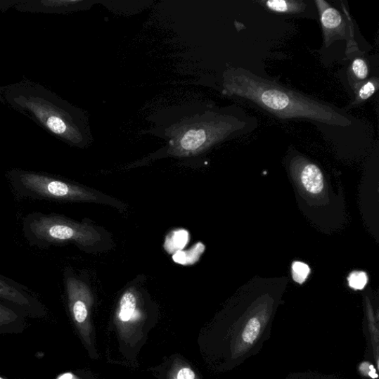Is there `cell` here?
Returning <instances> with one entry per match:
<instances>
[{"label": "cell", "instance_id": "5bb4252c", "mask_svg": "<svg viewBox=\"0 0 379 379\" xmlns=\"http://www.w3.org/2000/svg\"><path fill=\"white\" fill-rule=\"evenodd\" d=\"M378 89V79L373 77L367 82H365L358 89L356 100L351 104V106L359 105L368 101L377 91Z\"/></svg>", "mask_w": 379, "mask_h": 379}, {"label": "cell", "instance_id": "9a60e30c", "mask_svg": "<svg viewBox=\"0 0 379 379\" xmlns=\"http://www.w3.org/2000/svg\"><path fill=\"white\" fill-rule=\"evenodd\" d=\"M293 278L295 282L303 284L311 273V269L305 263L295 262L292 265Z\"/></svg>", "mask_w": 379, "mask_h": 379}, {"label": "cell", "instance_id": "52a82bcc", "mask_svg": "<svg viewBox=\"0 0 379 379\" xmlns=\"http://www.w3.org/2000/svg\"><path fill=\"white\" fill-rule=\"evenodd\" d=\"M0 300L25 311L38 310L39 302L31 292L20 283L0 274Z\"/></svg>", "mask_w": 379, "mask_h": 379}, {"label": "cell", "instance_id": "8fae6325", "mask_svg": "<svg viewBox=\"0 0 379 379\" xmlns=\"http://www.w3.org/2000/svg\"><path fill=\"white\" fill-rule=\"evenodd\" d=\"M117 314V319L124 325L138 319V297L134 289H129L124 293L120 301Z\"/></svg>", "mask_w": 379, "mask_h": 379}, {"label": "cell", "instance_id": "8992f818", "mask_svg": "<svg viewBox=\"0 0 379 379\" xmlns=\"http://www.w3.org/2000/svg\"><path fill=\"white\" fill-rule=\"evenodd\" d=\"M315 4L319 13L325 46L328 48L337 40L346 39L347 55L359 51L354 39V24L345 8L343 7L346 19L340 11L324 0H316Z\"/></svg>", "mask_w": 379, "mask_h": 379}, {"label": "cell", "instance_id": "7402d4cb", "mask_svg": "<svg viewBox=\"0 0 379 379\" xmlns=\"http://www.w3.org/2000/svg\"><path fill=\"white\" fill-rule=\"evenodd\" d=\"M58 379H77L72 373H67L60 375Z\"/></svg>", "mask_w": 379, "mask_h": 379}, {"label": "cell", "instance_id": "ac0fdd59", "mask_svg": "<svg viewBox=\"0 0 379 379\" xmlns=\"http://www.w3.org/2000/svg\"><path fill=\"white\" fill-rule=\"evenodd\" d=\"M286 379H340L333 375L318 373H297L289 375Z\"/></svg>", "mask_w": 379, "mask_h": 379}, {"label": "cell", "instance_id": "603a6c76", "mask_svg": "<svg viewBox=\"0 0 379 379\" xmlns=\"http://www.w3.org/2000/svg\"><path fill=\"white\" fill-rule=\"evenodd\" d=\"M0 379H4V378H3L0 377Z\"/></svg>", "mask_w": 379, "mask_h": 379}, {"label": "cell", "instance_id": "5b68a950", "mask_svg": "<svg viewBox=\"0 0 379 379\" xmlns=\"http://www.w3.org/2000/svg\"><path fill=\"white\" fill-rule=\"evenodd\" d=\"M65 285L70 313L84 341L91 345L92 293L82 279L70 270L65 272Z\"/></svg>", "mask_w": 379, "mask_h": 379}, {"label": "cell", "instance_id": "4fadbf2b", "mask_svg": "<svg viewBox=\"0 0 379 379\" xmlns=\"http://www.w3.org/2000/svg\"><path fill=\"white\" fill-rule=\"evenodd\" d=\"M349 71L350 77L353 79V83H351V85L356 91L361 86V83L366 80L369 76L368 63L364 58H356L351 64Z\"/></svg>", "mask_w": 379, "mask_h": 379}, {"label": "cell", "instance_id": "d6986e66", "mask_svg": "<svg viewBox=\"0 0 379 379\" xmlns=\"http://www.w3.org/2000/svg\"><path fill=\"white\" fill-rule=\"evenodd\" d=\"M359 372L362 375L371 379H377L378 378V370L375 365L368 361H364L359 365Z\"/></svg>", "mask_w": 379, "mask_h": 379}, {"label": "cell", "instance_id": "7a4b0ae2", "mask_svg": "<svg viewBox=\"0 0 379 379\" xmlns=\"http://www.w3.org/2000/svg\"><path fill=\"white\" fill-rule=\"evenodd\" d=\"M224 86L231 94L255 103L280 119H306L340 127L352 124L349 117L336 108L241 68L227 72Z\"/></svg>", "mask_w": 379, "mask_h": 379}, {"label": "cell", "instance_id": "e0dca14e", "mask_svg": "<svg viewBox=\"0 0 379 379\" xmlns=\"http://www.w3.org/2000/svg\"><path fill=\"white\" fill-rule=\"evenodd\" d=\"M18 318V314L13 309L0 303V326L9 325Z\"/></svg>", "mask_w": 379, "mask_h": 379}, {"label": "cell", "instance_id": "3957f363", "mask_svg": "<svg viewBox=\"0 0 379 379\" xmlns=\"http://www.w3.org/2000/svg\"><path fill=\"white\" fill-rule=\"evenodd\" d=\"M23 233L31 245L46 249L74 243L90 248L101 241V235L89 224L78 222L57 214L34 212L23 221Z\"/></svg>", "mask_w": 379, "mask_h": 379}, {"label": "cell", "instance_id": "7c38bea8", "mask_svg": "<svg viewBox=\"0 0 379 379\" xmlns=\"http://www.w3.org/2000/svg\"><path fill=\"white\" fill-rule=\"evenodd\" d=\"M260 4L271 11L287 15H298L306 8V4L298 0H269Z\"/></svg>", "mask_w": 379, "mask_h": 379}, {"label": "cell", "instance_id": "9c48e42d", "mask_svg": "<svg viewBox=\"0 0 379 379\" xmlns=\"http://www.w3.org/2000/svg\"><path fill=\"white\" fill-rule=\"evenodd\" d=\"M366 319L364 325V335L366 340V360L375 365L379 371V323L377 314L372 308L367 307Z\"/></svg>", "mask_w": 379, "mask_h": 379}, {"label": "cell", "instance_id": "6da1fadb", "mask_svg": "<svg viewBox=\"0 0 379 379\" xmlns=\"http://www.w3.org/2000/svg\"><path fill=\"white\" fill-rule=\"evenodd\" d=\"M0 103L69 146L82 148L88 142L89 129L82 110L38 82L23 79L0 87Z\"/></svg>", "mask_w": 379, "mask_h": 379}, {"label": "cell", "instance_id": "ffe728a7", "mask_svg": "<svg viewBox=\"0 0 379 379\" xmlns=\"http://www.w3.org/2000/svg\"><path fill=\"white\" fill-rule=\"evenodd\" d=\"M172 379H198V378L191 368L182 367L172 375Z\"/></svg>", "mask_w": 379, "mask_h": 379}, {"label": "cell", "instance_id": "44dd1931", "mask_svg": "<svg viewBox=\"0 0 379 379\" xmlns=\"http://www.w3.org/2000/svg\"><path fill=\"white\" fill-rule=\"evenodd\" d=\"M20 0H0V11L3 12L7 11L11 8H15L19 3Z\"/></svg>", "mask_w": 379, "mask_h": 379}, {"label": "cell", "instance_id": "2e32d148", "mask_svg": "<svg viewBox=\"0 0 379 379\" xmlns=\"http://www.w3.org/2000/svg\"><path fill=\"white\" fill-rule=\"evenodd\" d=\"M368 275L363 271H354L348 277L349 286L354 290H363L368 284Z\"/></svg>", "mask_w": 379, "mask_h": 379}, {"label": "cell", "instance_id": "ba28073f", "mask_svg": "<svg viewBox=\"0 0 379 379\" xmlns=\"http://www.w3.org/2000/svg\"><path fill=\"white\" fill-rule=\"evenodd\" d=\"M82 1L69 0H20L15 9L31 13H65L82 8Z\"/></svg>", "mask_w": 379, "mask_h": 379}, {"label": "cell", "instance_id": "30bf717a", "mask_svg": "<svg viewBox=\"0 0 379 379\" xmlns=\"http://www.w3.org/2000/svg\"><path fill=\"white\" fill-rule=\"evenodd\" d=\"M297 168L304 188L312 194H319L324 189V176L320 168L315 164L300 159Z\"/></svg>", "mask_w": 379, "mask_h": 379}, {"label": "cell", "instance_id": "277c9868", "mask_svg": "<svg viewBox=\"0 0 379 379\" xmlns=\"http://www.w3.org/2000/svg\"><path fill=\"white\" fill-rule=\"evenodd\" d=\"M15 195L20 199L58 203H101L96 192L49 174L11 169L6 174Z\"/></svg>", "mask_w": 379, "mask_h": 379}]
</instances>
